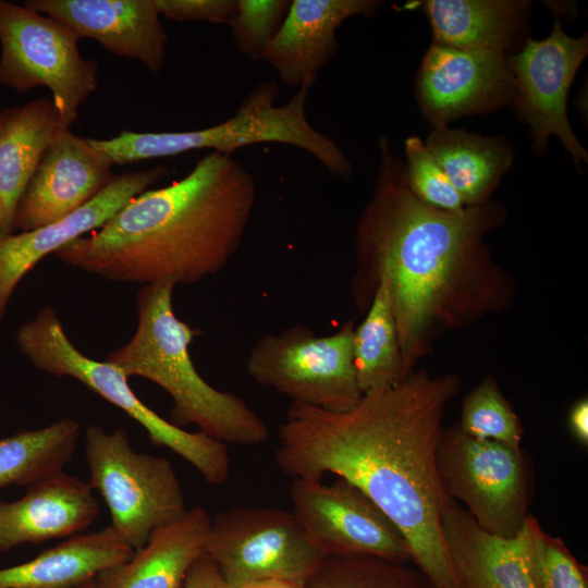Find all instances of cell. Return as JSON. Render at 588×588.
Here are the masks:
<instances>
[{
    "label": "cell",
    "mask_w": 588,
    "mask_h": 588,
    "mask_svg": "<svg viewBox=\"0 0 588 588\" xmlns=\"http://www.w3.org/2000/svg\"><path fill=\"white\" fill-rule=\"evenodd\" d=\"M79 432L78 422L64 417L1 439L0 488L13 483L28 487L63 470L75 453Z\"/></svg>",
    "instance_id": "4316f807"
},
{
    "label": "cell",
    "mask_w": 588,
    "mask_h": 588,
    "mask_svg": "<svg viewBox=\"0 0 588 588\" xmlns=\"http://www.w3.org/2000/svg\"><path fill=\"white\" fill-rule=\"evenodd\" d=\"M506 54L465 50L431 42L419 63L415 97L432 126L487 115L511 107L514 77Z\"/></svg>",
    "instance_id": "5bb4252c"
},
{
    "label": "cell",
    "mask_w": 588,
    "mask_h": 588,
    "mask_svg": "<svg viewBox=\"0 0 588 588\" xmlns=\"http://www.w3.org/2000/svg\"><path fill=\"white\" fill-rule=\"evenodd\" d=\"M134 550L111 527L78 534L28 562L0 569V588H75L126 560Z\"/></svg>",
    "instance_id": "cb8c5ba5"
},
{
    "label": "cell",
    "mask_w": 588,
    "mask_h": 588,
    "mask_svg": "<svg viewBox=\"0 0 588 588\" xmlns=\"http://www.w3.org/2000/svg\"><path fill=\"white\" fill-rule=\"evenodd\" d=\"M99 511L88 482L63 470L50 475L20 500L0 501V551L82 534Z\"/></svg>",
    "instance_id": "d6986e66"
},
{
    "label": "cell",
    "mask_w": 588,
    "mask_h": 588,
    "mask_svg": "<svg viewBox=\"0 0 588 588\" xmlns=\"http://www.w3.org/2000/svg\"><path fill=\"white\" fill-rule=\"evenodd\" d=\"M432 42L513 54L530 38V0H425Z\"/></svg>",
    "instance_id": "ffe728a7"
},
{
    "label": "cell",
    "mask_w": 588,
    "mask_h": 588,
    "mask_svg": "<svg viewBox=\"0 0 588 588\" xmlns=\"http://www.w3.org/2000/svg\"><path fill=\"white\" fill-rule=\"evenodd\" d=\"M379 0H294L262 60L290 87L310 88L336 53L341 24L353 16L375 15Z\"/></svg>",
    "instance_id": "ac0fdd59"
},
{
    "label": "cell",
    "mask_w": 588,
    "mask_h": 588,
    "mask_svg": "<svg viewBox=\"0 0 588 588\" xmlns=\"http://www.w3.org/2000/svg\"><path fill=\"white\" fill-rule=\"evenodd\" d=\"M229 26L237 50L250 60H261L289 11L287 0H236Z\"/></svg>",
    "instance_id": "1f68e13d"
},
{
    "label": "cell",
    "mask_w": 588,
    "mask_h": 588,
    "mask_svg": "<svg viewBox=\"0 0 588 588\" xmlns=\"http://www.w3.org/2000/svg\"><path fill=\"white\" fill-rule=\"evenodd\" d=\"M112 167L89 138L62 127L42 154L19 203L15 232L53 223L89 203L113 179Z\"/></svg>",
    "instance_id": "9a60e30c"
},
{
    "label": "cell",
    "mask_w": 588,
    "mask_h": 588,
    "mask_svg": "<svg viewBox=\"0 0 588 588\" xmlns=\"http://www.w3.org/2000/svg\"><path fill=\"white\" fill-rule=\"evenodd\" d=\"M85 443L88 483L107 504L110 526L134 551L185 514L183 489L171 463L133 450L125 429L107 432L89 425Z\"/></svg>",
    "instance_id": "52a82bcc"
},
{
    "label": "cell",
    "mask_w": 588,
    "mask_h": 588,
    "mask_svg": "<svg viewBox=\"0 0 588 588\" xmlns=\"http://www.w3.org/2000/svg\"><path fill=\"white\" fill-rule=\"evenodd\" d=\"M378 150L375 189L356 225L354 295L369 306L377 279H387L409 377L439 328H465L505 306V274L485 237L505 222L506 210L493 200L458 211L432 208L411 191L387 137Z\"/></svg>",
    "instance_id": "7a4b0ae2"
},
{
    "label": "cell",
    "mask_w": 588,
    "mask_h": 588,
    "mask_svg": "<svg viewBox=\"0 0 588 588\" xmlns=\"http://www.w3.org/2000/svg\"><path fill=\"white\" fill-rule=\"evenodd\" d=\"M170 172L168 167L158 166L114 175L94 199L63 219L0 237V324L14 290L36 264L74 240L100 229L127 201Z\"/></svg>",
    "instance_id": "2e32d148"
},
{
    "label": "cell",
    "mask_w": 588,
    "mask_h": 588,
    "mask_svg": "<svg viewBox=\"0 0 588 588\" xmlns=\"http://www.w3.org/2000/svg\"><path fill=\"white\" fill-rule=\"evenodd\" d=\"M442 530L460 588H534L519 532L491 535L455 501L443 515Z\"/></svg>",
    "instance_id": "603a6c76"
},
{
    "label": "cell",
    "mask_w": 588,
    "mask_h": 588,
    "mask_svg": "<svg viewBox=\"0 0 588 588\" xmlns=\"http://www.w3.org/2000/svg\"><path fill=\"white\" fill-rule=\"evenodd\" d=\"M204 554L229 588L261 579L305 586L327 556L293 512L268 507H235L211 517Z\"/></svg>",
    "instance_id": "30bf717a"
},
{
    "label": "cell",
    "mask_w": 588,
    "mask_h": 588,
    "mask_svg": "<svg viewBox=\"0 0 588 588\" xmlns=\"http://www.w3.org/2000/svg\"><path fill=\"white\" fill-rule=\"evenodd\" d=\"M424 142L466 206L491 200L514 164V146L503 134L483 135L449 125L432 127Z\"/></svg>",
    "instance_id": "d4e9b609"
},
{
    "label": "cell",
    "mask_w": 588,
    "mask_h": 588,
    "mask_svg": "<svg viewBox=\"0 0 588 588\" xmlns=\"http://www.w3.org/2000/svg\"><path fill=\"white\" fill-rule=\"evenodd\" d=\"M278 83L258 84L236 113L213 126L184 132L121 131L108 139L89 138L113 164L210 149L231 156L236 149L260 143H280L313 155L331 174L348 179L350 159L328 136L318 132L306 115L308 88H298L284 105H275Z\"/></svg>",
    "instance_id": "5b68a950"
},
{
    "label": "cell",
    "mask_w": 588,
    "mask_h": 588,
    "mask_svg": "<svg viewBox=\"0 0 588 588\" xmlns=\"http://www.w3.org/2000/svg\"><path fill=\"white\" fill-rule=\"evenodd\" d=\"M404 155L406 181L417 198L444 211H458L467 207L420 137L412 135L405 139Z\"/></svg>",
    "instance_id": "4dcf8cb0"
},
{
    "label": "cell",
    "mask_w": 588,
    "mask_h": 588,
    "mask_svg": "<svg viewBox=\"0 0 588 588\" xmlns=\"http://www.w3.org/2000/svg\"><path fill=\"white\" fill-rule=\"evenodd\" d=\"M438 470L448 495L485 531L513 538L527 512L529 485L522 449L471 437L458 426L443 429Z\"/></svg>",
    "instance_id": "8fae6325"
},
{
    "label": "cell",
    "mask_w": 588,
    "mask_h": 588,
    "mask_svg": "<svg viewBox=\"0 0 588 588\" xmlns=\"http://www.w3.org/2000/svg\"><path fill=\"white\" fill-rule=\"evenodd\" d=\"M458 389L454 375L421 371L345 412L291 403L275 450L277 465L292 479L322 480L329 473L360 488L397 526L412 563L437 588H460L442 530L454 500L437 464L444 412Z\"/></svg>",
    "instance_id": "6da1fadb"
},
{
    "label": "cell",
    "mask_w": 588,
    "mask_h": 588,
    "mask_svg": "<svg viewBox=\"0 0 588 588\" xmlns=\"http://www.w3.org/2000/svg\"><path fill=\"white\" fill-rule=\"evenodd\" d=\"M75 588H98V583H97V577L91 579V580H88Z\"/></svg>",
    "instance_id": "74e56055"
},
{
    "label": "cell",
    "mask_w": 588,
    "mask_h": 588,
    "mask_svg": "<svg viewBox=\"0 0 588 588\" xmlns=\"http://www.w3.org/2000/svg\"><path fill=\"white\" fill-rule=\"evenodd\" d=\"M458 428L478 439L522 449V424L491 378L482 380L464 399Z\"/></svg>",
    "instance_id": "f546056e"
},
{
    "label": "cell",
    "mask_w": 588,
    "mask_h": 588,
    "mask_svg": "<svg viewBox=\"0 0 588 588\" xmlns=\"http://www.w3.org/2000/svg\"><path fill=\"white\" fill-rule=\"evenodd\" d=\"M568 425L573 436L581 444L588 443V401L579 400L571 409Z\"/></svg>",
    "instance_id": "e575fe53"
},
{
    "label": "cell",
    "mask_w": 588,
    "mask_h": 588,
    "mask_svg": "<svg viewBox=\"0 0 588 588\" xmlns=\"http://www.w3.org/2000/svg\"><path fill=\"white\" fill-rule=\"evenodd\" d=\"M63 124L47 97L0 111V237L15 233L19 203Z\"/></svg>",
    "instance_id": "7402d4cb"
},
{
    "label": "cell",
    "mask_w": 588,
    "mask_h": 588,
    "mask_svg": "<svg viewBox=\"0 0 588 588\" xmlns=\"http://www.w3.org/2000/svg\"><path fill=\"white\" fill-rule=\"evenodd\" d=\"M156 4L160 15L179 22L229 25L237 10L235 0H156Z\"/></svg>",
    "instance_id": "d6a6232c"
},
{
    "label": "cell",
    "mask_w": 588,
    "mask_h": 588,
    "mask_svg": "<svg viewBox=\"0 0 588 588\" xmlns=\"http://www.w3.org/2000/svg\"><path fill=\"white\" fill-rule=\"evenodd\" d=\"M237 588H305V586L282 579H261L245 584Z\"/></svg>",
    "instance_id": "8d00e7d4"
},
{
    "label": "cell",
    "mask_w": 588,
    "mask_h": 588,
    "mask_svg": "<svg viewBox=\"0 0 588 588\" xmlns=\"http://www.w3.org/2000/svg\"><path fill=\"white\" fill-rule=\"evenodd\" d=\"M412 562L356 555H327L305 588H437Z\"/></svg>",
    "instance_id": "83f0119b"
},
{
    "label": "cell",
    "mask_w": 588,
    "mask_h": 588,
    "mask_svg": "<svg viewBox=\"0 0 588 588\" xmlns=\"http://www.w3.org/2000/svg\"><path fill=\"white\" fill-rule=\"evenodd\" d=\"M15 341L37 369L79 381L144 427L152 444L166 446L192 464L207 482L221 485L226 480L230 455L225 443L199 431L176 427L145 405L119 368L106 360L89 358L77 350L51 307L40 309L23 323Z\"/></svg>",
    "instance_id": "8992f818"
},
{
    "label": "cell",
    "mask_w": 588,
    "mask_h": 588,
    "mask_svg": "<svg viewBox=\"0 0 588 588\" xmlns=\"http://www.w3.org/2000/svg\"><path fill=\"white\" fill-rule=\"evenodd\" d=\"M534 588H588V572L558 537L528 514L519 531Z\"/></svg>",
    "instance_id": "f1b7e54d"
},
{
    "label": "cell",
    "mask_w": 588,
    "mask_h": 588,
    "mask_svg": "<svg viewBox=\"0 0 588 588\" xmlns=\"http://www.w3.org/2000/svg\"><path fill=\"white\" fill-rule=\"evenodd\" d=\"M353 360L363 395L390 389L406 375L387 279L380 275L362 323L354 328Z\"/></svg>",
    "instance_id": "484cf974"
},
{
    "label": "cell",
    "mask_w": 588,
    "mask_h": 588,
    "mask_svg": "<svg viewBox=\"0 0 588 588\" xmlns=\"http://www.w3.org/2000/svg\"><path fill=\"white\" fill-rule=\"evenodd\" d=\"M68 25L24 4L0 0V85L24 94L44 86L64 125L98 87V66Z\"/></svg>",
    "instance_id": "ba28073f"
},
{
    "label": "cell",
    "mask_w": 588,
    "mask_h": 588,
    "mask_svg": "<svg viewBox=\"0 0 588 588\" xmlns=\"http://www.w3.org/2000/svg\"><path fill=\"white\" fill-rule=\"evenodd\" d=\"M542 3L558 19L561 15L567 20H575L578 16L577 4L574 1H542Z\"/></svg>",
    "instance_id": "d590c367"
},
{
    "label": "cell",
    "mask_w": 588,
    "mask_h": 588,
    "mask_svg": "<svg viewBox=\"0 0 588 588\" xmlns=\"http://www.w3.org/2000/svg\"><path fill=\"white\" fill-rule=\"evenodd\" d=\"M169 283L143 285L136 297L137 327L131 340L106 356L127 378L142 377L172 399L170 422L197 426L225 444L256 445L269 437L265 420L240 396L210 385L196 370L189 347L199 333L174 313Z\"/></svg>",
    "instance_id": "277c9868"
},
{
    "label": "cell",
    "mask_w": 588,
    "mask_h": 588,
    "mask_svg": "<svg viewBox=\"0 0 588 588\" xmlns=\"http://www.w3.org/2000/svg\"><path fill=\"white\" fill-rule=\"evenodd\" d=\"M587 54L588 33L572 37L555 17L547 37H530L520 50L506 57L514 77L511 107L528 127L532 154L544 155L554 136L571 156L577 171L588 164V152L572 128L567 98Z\"/></svg>",
    "instance_id": "7c38bea8"
},
{
    "label": "cell",
    "mask_w": 588,
    "mask_h": 588,
    "mask_svg": "<svg viewBox=\"0 0 588 588\" xmlns=\"http://www.w3.org/2000/svg\"><path fill=\"white\" fill-rule=\"evenodd\" d=\"M354 322L332 334L318 335L303 324L261 336L246 359V371L257 383L304 404L345 412L362 399L354 360Z\"/></svg>",
    "instance_id": "9c48e42d"
},
{
    "label": "cell",
    "mask_w": 588,
    "mask_h": 588,
    "mask_svg": "<svg viewBox=\"0 0 588 588\" xmlns=\"http://www.w3.org/2000/svg\"><path fill=\"white\" fill-rule=\"evenodd\" d=\"M256 195L241 163L210 151L180 181L135 196L54 255L107 280L191 285L222 271L236 254Z\"/></svg>",
    "instance_id": "3957f363"
},
{
    "label": "cell",
    "mask_w": 588,
    "mask_h": 588,
    "mask_svg": "<svg viewBox=\"0 0 588 588\" xmlns=\"http://www.w3.org/2000/svg\"><path fill=\"white\" fill-rule=\"evenodd\" d=\"M293 514L310 541L326 555L367 554L412 562L408 544L397 526L357 486L336 477L293 478Z\"/></svg>",
    "instance_id": "4fadbf2b"
},
{
    "label": "cell",
    "mask_w": 588,
    "mask_h": 588,
    "mask_svg": "<svg viewBox=\"0 0 588 588\" xmlns=\"http://www.w3.org/2000/svg\"><path fill=\"white\" fill-rule=\"evenodd\" d=\"M210 522L201 506L187 510L128 560L99 574L98 588H184L192 564L204 554Z\"/></svg>",
    "instance_id": "44dd1931"
},
{
    "label": "cell",
    "mask_w": 588,
    "mask_h": 588,
    "mask_svg": "<svg viewBox=\"0 0 588 588\" xmlns=\"http://www.w3.org/2000/svg\"><path fill=\"white\" fill-rule=\"evenodd\" d=\"M184 588H229L221 577L217 566L205 554L200 555L191 566Z\"/></svg>",
    "instance_id": "836d02e7"
},
{
    "label": "cell",
    "mask_w": 588,
    "mask_h": 588,
    "mask_svg": "<svg viewBox=\"0 0 588 588\" xmlns=\"http://www.w3.org/2000/svg\"><path fill=\"white\" fill-rule=\"evenodd\" d=\"M24 5L115 56L139 61L154 73L164 64L169 37L156 0H27Z\"/></svg>",
    "instance_id": "e0dca14e"
}]
</instances>
